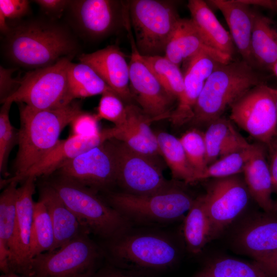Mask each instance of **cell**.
Instances as JSON below:
<instances>
[{
	"label": "cell",
	"instance_id": "cell-48",
	"mask_svg": "<svg viewBox=\"0 0 277 277\" xmlns=\"http://www.w3.org/2000/svg\"><path fill=\"white\" fill-rule=\"evenodd\" d=\"M6 19L5 15L0 11V29L1 31L5 35L9 33L11 29L6 23Z\"/></svg>",
	"mask_w": 277,
	"mask_h": 277
},
{
	"label": "cell",
	"instance_id": "cell-22",
	"mask_svg": "<svg viewBox=\"0 0 277 277\" xmlns=\"http://www.w3.org/2000/svg\"><path fill=\"white\" fill-rule=\"evenodd\" d=\"M127 118L120 127L110 128L111 139L125 144L132 150L153 159L161 155L156 134L150 128L155 121L146 115L138 106L126 105Z\"/></svg>",
	"mask_w": 277,
	"mask_h": 277
},
{
	"label": "cell",
	"instance_id": "cell-9",
	"mask_svg": "<svg viewBox=\"0 0 277 277\" xmlns=\"http://www.w3.org/2000/svg\"><path fill=\"white\" fill-rule=\"evenodd\" d=\"M83 233L56 250L35 256L31 261L39 277H92L106 258L104 250Z\"/></svg>",
	"mask_w": 277,
	"mask_h": 277
},
{
	"label": "cell",
	"instance_id": "cell-50",
	"mask_svg": "<svg viewBox=\"0 0 277 277\" xmlns=\"http://www.w3.org/2000/svg\"><path fill=\"white\" fill-rule=\"evenodd\" d=\"M1 277H39L36 274L32 276H26L10 271L7 273H3Z\"/></svg>",
	"mask_w": 277,
	"mask_h": 277
},
{
	"label": "cell",
	"instance_id": "cell-46",
	"mask_svg": "<svg viewBox=\"0 0 277 277\" xmlns=\"http://www.w3.org/2000/svg\"><path fill=\"white\" fill-rule=\"evenodd\" d=\"M273 277H277V252L255 261Z\"/></svg>",
	"mask_w": 277,
	"mask_h": 277
},
{
	"label": "cell",
	"instance_id": "cell-42",
	"mask_svg": "<svg viewBox=\"0 0 277 277\" xmlns=\"http://www.w3.org/2000/svg\"><path fill=\"white\" fill-rule=\"evenodd\" d=\"M15 68H6L0 67V98L3 103L9 96L13 94L19 85L20 80L12 77Z\"/></svg>",
	"mask_w": 277,
	"mask_h": 277
},
{
	"label": "cell",
	"instance_id": "cell-15",
	"mask_svg": "<svg viewBox=\"0 0 277 277\" xmlns=\"http://www.w3.org/2000/svg\"><path fill=\"white\" fill-rule=\"evenodd\" d=\"M68 8L82 32L98 39L124 27L128 1H70Z\"/></svg>",
	"mask_w": 277,
	"mask_h": 277
},
{
	"label": "cell",
	"instance_id": "cell-5",
	"mask_svg": "<svg viewBox=\"0 0 277 277\" xmlns=\"http://www.w3.org/2000/svg\"><path fill=\"white\" fill-rule=\"evenodd\" d=\"M47 183L89 234L107 241L133 227L97 192L82 184L60 175Z\"/></svg>",
	"mask_w": 277,
	"mask_h": 277
},
{
	"label": "cell",
	"instance_id": "cell-28",
	"mask_svg": "<svg viewBox=\"0 0 277 277\" xmlns=\"http://www.w3.org/2000/svg\"><path fill=\"white\" fill-rule=\"evenodd\" d=\"M251 47L258 67L271 70L277 63V30L271 20L253 9Z\"/></svg>",
	"mask_w": 277,
	"mask_h": 277
},
{
	"label": "cell",
	"instance_id": "cell-34",
	"mask_svg": "<svg viewBox=\"0 0 277 277\" xmlns=\"http://www.w3.org/2000/svg\"><path fill=\"white\" fill-rule=\"evenodd\" d=\"M214 277H273L259 263L231 258H221L209 262L203 269Z\"/></svg>",
	"mask_w": 277,
	"mask_h": 277
},
{
	"label": "cell",
	"instance_id": "cell-37",
	"mask_svg": "<svg viewBox=\"0 0 277 277\" xmlns=\"http://www.w3.org/2000/svg\"><path fill=\"white\" fill-rule=\"evenodd\" d=\"M179 139L190 164L196 172L194 182L196 176L207 167L204 133L192 129L184 133Z\"/></svg>",
	"mask_w": 277,
	"mask_h": 277
},
{
	"label": "cell",
	"instance_id": "cell-51",
	"mask_svg": "<svg viewBox=\"0 0 277 277\" xmlns=\"http://www.w3.org/2000/svg\"><path fill=\"white\" fill-rule=\"evenodd\" d=\"M193 277H214L213 276H212L207 272H206L203 270L200 271L199 273L196 274L195 276Z\"/></svg>",
	"mask_w": 277,
	"mask_h": 277
},
{
	"label": "cell",
	"instance_id": "cell-39",
	"mask_svg": "<svg viewBox=\"0 0 277 277\" xmlns=\"http://www.w3.org/2000/svg\"><path fill=\"white\" fill-rule=\"evenodd\" d=\"M98 120H106L120 127L124 125L127 118L126 105L115 94L107 93L102 95L95 114Z\"/></svg>",
	"mask_w": 277,
	"mask_h": 277
},
{
	"label": "cell",
	"instance_id": "cell-12",
	"mask_svg": "<svg viewBox=\"0 0 277 277\" xmlns=\"http://www.w3.org/2000/svg\"><path fill=\"white\" fill-rule=\"evenodd\" d=\"M230 107V120L260 143L266 146L277 134V112L267 85L251 88Z\"/></svg>",
	"mask_w": 277,
	"mask_h": 277
},
{
	"label": "cell",
	"instance_id": "cell-1",
	"mask_svg": "<svg viewBox=\"0 0 277 277\" xmlns=\"http://www.w3.org/2000/svg\"><path fill=\"white\" fill-rule=\"evenodd\" d=\"M7 56L20 66L38 69L50 66L76 52L77 44L68 30L52 21L35 19L10 29L6 35Z\"/></svg>",
	"mask_w": 277,
	"mask_h": 277
},
{
	"label": "cell",
	"instance_id": "cell-23",
	"mask_svg": "<svg viewBox=\"0 0 277 277\" xmlns=\"http://www.w3.org/2000/svg\"><path fill=\"white\" fill-rule=\"evenodd\" d=\"M207 3L222 13L236 51L242 60L253 68H258L251 47L253 9L242 0H212Z\"/></svg>",
	"mask_w": 277,
	"mask_h": 277
},
{
	"label": "cell",
	"instance_id": "cell-26",
	"mask_svg": "<svg viewBox=\"0 0 277 277\" xmlns=\"http://www.w3.org/2000/svg\"><path fill=\"white\" fill-rule=\"evenodd\" d=\"M191 19L207 43L233 58L236 48L230 33L224 28L206 2L189 0Z\"/></svg>",
	"mask_w": 277,
	"mask_h": 277
},
{
	"label": "cell",
	"instance_id": "cell-3",
	"mask_svg": "<svg viewBox=\"0 0 277 277\" xmlns=\"http://www.w3.org/2000/svg\"><path fill=\"white\" fill-rule=\"evenodd\" d=\"M106 242L103 249L111 265L136 274L167 269L178 258L174 243L162 233L134 231L132 227Z\"/></svg>",
	"mask_w": 277,
	"mask_h": 277
},
{
	"label": "cell",
	"instance_id": "cell-8",
	"mask_svg": "<svg viewBox=\"0 0 277 277\" xmlns=\"http://www.w3.org/2000/svg\"><path fill=\"white\" fill-rule=\"evenodd\" d=\"M71 59L64 58L50 66L27 72L20 80L18 88L3 103L16 102L39 110L70 104L73 101L68 77Z\"/></svg>",
	"mask_w": 277,
	"mask_h": 277
},
{
	"label": "cell",
	"instance_id": "cell-25",
	"mask_svg": "<svg viewBox=\"0 0 277 277\" xmlns=\"http://www.w3.org/2000/svg\"><path fill=\"white\" fill-rule=\"evenodd\" d=\"M38 200L47 208L53 224L54 244L50 251L58 249L83 233H89L47 182L39 187Z\"/></svg>",
	"mask_w": 277,
	"mask_h": 277
},
{
	"label": "cell",
	"instance_id": "cell-7",
	"mask_svg": "<svg viewBox=\"0 0 277 277\" xmlns=\"http://www.w3.org/2000/svg\"><path fill=\"white\" fill-rule=\"evenodd\" d=\"M130 26L142 56L162 55L180 19L171 1H128Z\"/></svg>",
	"mask_w": 277,
	"mask_h": 277
},
{
	"label": "cell",
	"instance_id": "cell-32",
	"mask_svg": "<svg viewBox=\"0 0 277 277\" xmlns=\"http://www.w3.org/2000/svg\"><path fill=\"white\" fill-rule=\"evenodd\" d=\"M54 244V233L50 214L38 200L34 203L31 236L30 258L51 251Z\"/></svg>",
	"mask_w": 277,
	"mask_h": 277
},
{
	"label": "cell",
	"instance_id": "cell-2",
	"mask_svg": "<svg viewBox=\"0 0 277 277\" xmlns=\"http://www.w3.org/2000/svg\"><path fill=\"white\" fill-rule=\"evenodd\" d=\"M20 127L18 149L14 162L15 179L39 162L57 144L63 130L83 111L80 104L72 102L65 107L35 110L19 104Z\"/></svg>",
	"mask_w": 277,
	"mask_h": 277
},
{
	"label": "cell",
	"instance_id": "cell-49",
	"mask_svg": "<svg viewBox=\"0 0 277 277\" xmlns=\"http://www.w3.org/2000/svg\"><path fill=\"white\" fill-rule=\"evenodd\" d=\"M267 88L273 98L277 112V88H273L267 86Z\"/></svg>",
	"mask_w": 277,
	"mask_h": 277
},
{
	"label": "cell",
	"instance_id": "cell-13",
	"mask_svg": "<svg viewBox=\"0 0 277 277\" xmlns=\"http://www.w3.org/2000/svg\"><path fill=\"white\" fill-rule=\"evenodd\" d=\"M130 29L128 27L126 29L131 47L129 67L132 98L146 115L155 121L169 118L176 99L164 89L138 52Z\"/></svg>",
	"mask_w": 277,
	"mask_h": 277
},
{
	"label": "cell",
	"instance_id": "cell-17",
	"mask_svg": "<svg viewBox=\"0 0 277 277\" xmlns=\"http://www.w3.org/2000/svg\"><path fill=\"white\" fill-rule=\"evenodd\" d=\"M183 63L184 90L168 118L175 127L190 123L193 117L195 104L207 79L221 63L207 54H200Z\"/></svg>",
	"mask_w": 277,
	"mask_h": 277
},
{
	"label": "cell",
	"instance_id": "cell-41",
	"mask_svg": "<svg viewBox=\"0 0 277 277\" xmlns=\"http://www.w3.org/2000/svg\"><path fill=\"white\" fill-rule=\"evenodd\" d=\"M30 2L26 0H0V11L6 18H20L28 12Z\"/></svg>",
	"mask_w": 277,
	"mask_h": 277
},
{
	"label": "cell",
	"instance_id": "cell-31",
	"mask_svg": "<svg viewBox=\"0 0 277 277\" xmlns=\"http://www.w3.org/2000/svg\"><path fill=\"white\" fill-rule=\"evenodd\" d=\"M69 91L73 100L115 92L87 64L71 62L68 69Z\"/></svg>",
	"mask_w": 277,
	"mask_h": 277
},
{
	"label": "cell",
	"instance_id": "cell-21",
	"mask_svg": "<svg viewBox=\"0 0 277 277\" xmlns=\"http://www.w3.org/2000/svg\"><path fill=\"white\" fill-rule=\"evenodd\" d=\"M234 243L238 250L255 261L277 252V213H266L245 223Z\"/></svg>",
	"mask_w": 277,
	"mask_h": 277
},
{
	"label": "cell",
	"instance_id": "cell-54",
	"mask_svg": "<svg viewBox=\"0 0 277 277\" xmlns=\"http://www.w3.org/2000/svg\"><path fill=\"white\" fill-rule=\"evenodd\" d=\"M276 204H277V201H276Z\"/></svg>",
	"mask_w": 277,
	"mask_h": 277
},
{
	"label": "cell",
	"instance_id": "cell-45",
	"mask_svg": "<svg viewBox=\"0 0 277 277\" xmlns=\"http://www.w3.org/2000/svg\"><path fill=\"white\" fill-rule=\"evenodd\" d=\"M92 277H148L124 271L112 265L103 267Z\"/></svg>",
	"mask_w": 277,
	"mask_h": 277
},
{
	"label": "cell",
	"instance_id": "cell-52",
	"mask_svg": "<svg viewBox=\"0 0 277 277\" xmlns=\"http://www.w3.org/2000/svg\"><path fill=\"white\" fill-rule=\"evenodd\" d=\"M271 70L277 77V63H276L272 67Z\"/></svg>",
	"mask_w": 277,
	"mask_h": 277
},
{
	"label": "cell",
	"instance_id": "cell-24",
	"mask_svg": "<svg viewBox=\"0 0 277 277\" xmlns=\"http://www.w3.org/2000/svg\"><path fill=\"white\" fill-rule=\"evenodd\" d=\"M266 150L261 143L251 145L250 156L243 171L244 179L251 197L265 213H276L277 204L272 197V180Z\"/></svg>",
	"mask_w": 277,
	"mask_h": 277
},
{
	"label": "cell",
	"instance_id": "cell-14",
	"mask_svg": "<svg viewBox=\"0 0 277 277\" xmlns=\"http://www.w3.org/2000/svg\"><path fill=\"white\" fill-rule=\"evenodd\" d=\"M60 175L71 179L97 192L108 193L115 185L116 169L112 140L91 148L57 170Z\"/></svg>",
	"mask_w": 277,
	"mask_h": 277
},
{
	"label": "cell",
	"instance_id": "cell-29",
	"mask_svg": "<svg viewBox=\"0 0 277 277\" xmlns=\"http://www.w3.org/2000/svg\"><path fill=\"white\" fill-rule=\"evenodd\" d=\"M161 155L169 167L173 178L188 184L193 183L196 172L190 164L179 138L165 132L156 134Z\"/></svg>",
	"mask_w": 277,
	"mask_h": 277
},
{
	"label": "cell",
	"instance_id": "cell-36",
	"mask_svg": "<svg viewBox=\"0 0 277 277\" xmlns=\"http://www.w3.org/2000/svg\"><path fill=\"white\" fill-rule=\"evenodd\" d=\"M208 125L207 130L204 133L207 166L220 157L222 148L233 127L230 121L222 116L212 121Z\"/></svg>",
	"mask_w": 277,
	"mask_h": 277
},
{
	"label": "cell",
	"instance_id": "cell-20",
	"mask_svg": "<svg viewBox=\"0 0 277 277\" xmlns=\"http://www.w3.org/2000/svg\"><path fill=\"white\" fill-rule=\"evenodd\" d=\"M200 54L225 64L233 58L210 46L191 18H180L165 49L164 56L176 65Z\"/></svg>",
	"mask_w": 277,
	"mask_h": 277
},
{
	"label": "cell",
	"instance_id": "cell-40",
	"mask_svg": "<svg viewBox=\"0 0 277 277\" xmlns=\"http://www.w3.org/2000/svg\"><path fill=\"white\" fill-rule=\"evenodd\" d=\"M95 114L92 115L84 112L76 116L71 123L72 135L92 137L99 135L98 121Z\"/></svg>",
	"mask_w": 277,
	"mask_h": 277
},
{
	"label": "cell",
	"instance_id": "cell-53",
	"mask_svg": "<svg viewBox=\"0 0 277 277\" xmlns=\"http://www.w3.org/2000/svg\"><path fill=\"white\" fill-rule=\"evenodd\" d=\"M275 5H276V8H277V1H275Z\"/></svg>",
	"mask_w": 277,
	"mask_h": 277
},
{
	"label": "cell",
	"instance_id": "cell-33",
	"mask_svg": "<svg viewBox=\"0 0 277 277\" xmlns=\"http://www.w3.org/2000/svg\"><path fill=\"white\" fill-rule=\"evenodd\" d=\"M142 56L164 89L177 100L184 86L183 73L179 66L164 55Z\"/></svg>",
	"mask_w": 277,
	"mask_h": 277
},
{
	"label": "cell",
	"instance_id": "cell-38",
	"mask_svg": "<svg viewBox=\"0 0 277 277\" xmlns=\"http://www.w3.org/2000/svg\"><path fill=\"white\" fill-rule=\"evenodd\" d=\"M11 102L2 104L0 111V171L3 172L10 152L18 142V131L12 125L9 119Z\"/></svg>",
	"mask_w": 277,
	"mask_h": 277
},
{
	"label": "cell",
	"instance_id": "cell-47",
	"mask_svg": "<svg viewBox=\"0 0 277 277\" xmlns=\"http://www.w3.org/2000/svg\"><path fill=\"white\" fill-rule=\"evenodd\" d=\"M243 2L250 6H261L273 10H277L275 1L270 0H242Z\"/></svg>",
	"mask_w": 277,
	"mask_h": 277
},
{
	"label": "cell",
	"instance_id": "cell-4",
	"mask_svg": "<svg viewBox=\"0 0 277 277\" xmlns=\"http://www.w3.org/2000/svg\"><path fill=\"white\" fill-rule=\"evenodd\" d=\"M263 84L256 69L242 59L219 64L205 83L190 123L208 125L246 92Z\"/></svg>",
	"mask_w": 277,
	"mask_h": 277
},
{
	"label": "cell",
	"instance_id": "cell-43",
	"mask_svg": "<svg viewBox=\"0 0 277 277\" xmlns=\"http://www.w3.org/2000/svg\"><path fill=\"white\" fill-rule=\"evenodd\" d=\"M266 147L269 154L268 164L272 177L273 191L277 194V134Z\"/></svg>",
	"mask_w": 277,
	"mask_h": 277
},
{
	"label": "cell",
	"instance_id": "cell-27",
	"mask_svg": "<svg viewBox=\"0 0 277 277\" xmlns=\"http://www.w3.org/2000/svg\"><path fill=\"white\" fill-rule=\"evenodd\" d=\"M17 183H10L0 195V269L10 271L9 260L13 250L16 219Z\"/></svg>",
	"mask_w": 277,
	"mask_h": 277
},
{
	"label": "cell",
	"instance_id": "cell-30",
	"mask_svg": "<svg viewBox=\"0 0 277 277\" xmlns=\"http://www.w3.org/2000/svg\"><path fill=\"white\" fill-rule=\"evenodd\" d=\"M209 224L206 212L204 195L197 196L184 219L183 232L188 250L200 252L210 242Z\"/></svg>",
	"mask_w": 277,
	"mask_h": 277
},
{
	"label": "cell",
	"instance_id": "cell-19",
	"mask_svg": "<svg viewBox=\"0 0 277 277\" xmlns=\"http://www.w3.org/2000/svg\"><path fill=\"white\" fill-rule=\"evenodd\" d=\"M80 62L90 66L122 100L133 98L129 85V67L118 47L110 45L90 53H82Z\"/></svg>",
	"mask_w": 277,
	"mask_h": 277
},
{
	"label": "cell",
	"instance_id": "cell-10",
	"mask_svg": "<svg viewBox=\"0 0 277 277\" xmlns=\"http://www.w3.org/2000/svg\"><path fill=\"white\" fill-rule=\"evenodd\" d=\"M112 140L116 163V183L122 192L136 195H152L167 191L179 183L167 180L154 159Z\"/></svg>",
	"mask_w": 277,
	"mask_h": 277
},
{
	"label": "cell",
	"instance_id": "cell-6",
	"mask_svg": "<svg viewBox=\"0 0 277 277\" xmlns=\"http://www.w3.org/2000/svg\"><path fill=\"white\" fill-rule=\"evenodd\" d=\"M106 193L104 200L132 226L146 227L167 225L180 220L195 199L180 183L167 191L148 195L122 191Z\"/></svg>",
	"mask_w": 277,
	"mask_h": 277
},
{
	"label": "cell",
	"instance_id": "cell-11",
	"mask_svg": "<svg viewBox=\"0 0 277 277\" xmlns=\"http://www.w3.org/2000/svg\"><path fill=\"white\" fill-rule=\"evenodd\" d=\"M204 194L210 241L217 238L246 208L251 196L239 174L213 179Z\"/></svg>",
	"mask_w": 277,
	"mask_h": 277
},
{
	"label": "cell",
	"instance_id": "cell-16",
	"mask_svg": "<svg viewBox=\"0 0 277 277\" xmlns=\"http://www.w3.org/2000/svg\"><path fill=\"white\" fill-rule=\"evenodd\" d=\"M36 178L29 177L17 188L16 219L13 250L9 260L10 271L32 276L31 236L33 219Z\"/></svg>",
	"mask_w": 277,
	"mask_h": 277
},
{
	"label": "cell",
	"instance_id": "cell-44",
	"mask_svg": "<svg viewBox=\"0 0 277 277\" xmlns=\"http://www.w3.org/2000/svg\"><path fill=\"white\" fill-rule=\"evenodd\" d=\"M34 2L46 13L57 15L68 8L70 1L36 0Z\"/></svg>",
	"mask_w": 277,
	"mask_h": 277
},
{
	"label": "cell",
	"instance_id": "cell-18",
	"mask_svg": "<svg viewBox=\"0 0 277 277\" xmlns=\"http://www.w3.org/2000/svg\"><path fill=\"white\" fill-rule=\"evenodd\" d=\"M110 139L109 128L102 130L99 135L92 137L71 134L66 139L60 140L39 162L21 176L13 180H1V187H5L11 182H23L29 177L49 175L83 152Z\"/></svg>",
	"mask_w": 277,
	"mask_h": 277
},
{
	"label": "cell",
	"instance_id": "cell-35",
	"mask_svg": "<svg viewBox=\"0 0 277 277\" xmlns=\"http://www.w3.org/2000/svg\"><path fill=\"white\" fill-rule=\"evenodd\" d=\"M251 145L239 151L220 157L196 176L194 182L208 179L222 178L243 173L251 154Z\"/></svg>",
	"mask_w": 277,
	"mask_h": 277
}]
</instances>
